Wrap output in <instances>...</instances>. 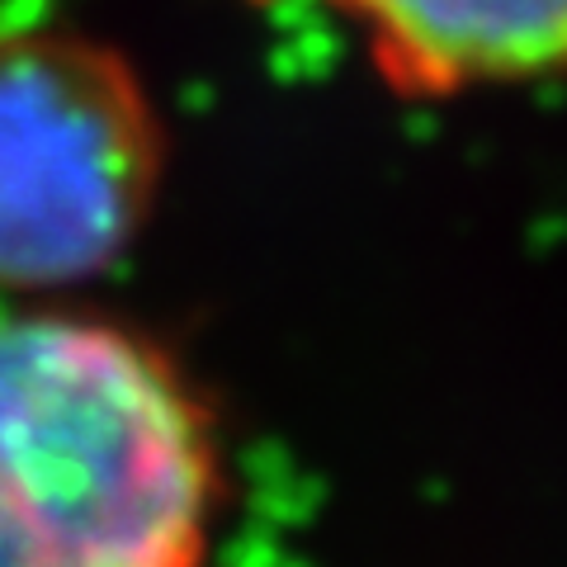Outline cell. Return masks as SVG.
<instances>
[{
  "mask_svg": "<svg viewBox=\"0 0 567 567\" xmlns=\"http://www.w3.org/2000/svg\"><path fill=\"white\" fill-rule=\"evenodd\" d=\"M298 6L350 33L402 104H458L567 81V0H251Z\"/></svg>",
  "mask_w": 567,
  "mask_h": 567,
  "instance_id": "obj_3",
  "label": "cell"
},
{
  "mask_svg": "<svg viewBox=\"0 0 567 567\" xmlns=\"http://www.w3.org/2000/svg\"><path fill=\"white\" fill-rule=\"evenodd\" d=\"M171 123L128 48L81 24H0V293L62 298L156 218Z\"/></svg>",
  "mask_w": 567,
  "mask_h": 567,
  "instance_id": "obj_2",
  "label": "cell"
},
{
  "mask_svg": "<svg viewBox=\"0 0 567 567\" xmlns=\"http://www.w3.org/2000/svg\"><path fill=\"white\" fill-rule=\"evenodd\" d=\"M227 445L152 331L58 298L0 303V567H213Z\"/></svg>",
  "mask_w": 567,
  "mask_h": 567,
  "instance_id": "obj_1",
  "label": "cell"
}]
</instances>
